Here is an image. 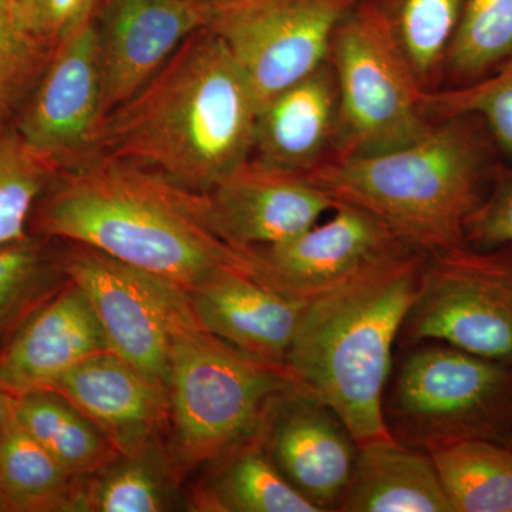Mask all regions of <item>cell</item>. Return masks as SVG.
I'll list each match as a JSON object with an SVG mask.
<instances>
[{
  "label": "cell",
  "mask_w": 512,
  "mask_h": 512,
  "mask_svg": "<svg viewBox=\"0 0 512 512\" xmlns=\"http://www.w3.org/2000/svg\"><path fill=\"white\" fill-rule=\"evenodd\" d=\"M13 406L20 427L77 480L94 476L121 456L96 424L53 390L22 394Z\"/></svg>",
  "instance_id": "44dd1931"
},
{
  "label": "cell",
  "mask_w": 512,
  "mask_h": 512,
  "mask_svg": "<svg viewBox=\"0 0 512 512\" xmlns=\"http://www.w3.org/2000/svg\"><path fill=\"white\" fill-rule=\"evenodd\" d=\"M15 397L10 394L3 392L0 389V444L5 439L6 433L12 426L13 420H15Z\"/></svg>",
  "instance_id": "836d02e7"
},
{
  "label": "cell",
  "mask_w": 512,
  "mask_h": 512,
  "mask_svg": "<svg viewBox=\"0 0 512 512\" xmlns=\"http://www.w3.org/2000/svg\"><path fill=\"white\" fill-rule=\"evenodd\" d=\"M188 295L207 332L249 356L282 366L308 303L241 272H228Z\"/></svg>",
  "instance_id": "ac0fdd59"
},
{
  "label": "cell",
  "mask_w": 512,
  "mask_h": 512,
  "mask_svg": "<svg viewBox=\"0 0 512 512\" xmlns=\"http://www.w3.org/2000/svg\"><path fill=\"white\" fill-rule=\"evenodd\" d=\"M170 333V417L184 466L262 439L279 404L306 392L286 366L249 356L202 328L188 293L171 315Z\"/></svg>",
  "instance_id": "5b68a950"
},
{
  "label": "cell",
  "mask_w": 512,
  "mask_h": 512,
  "mask_svg": "<svg viewBox=\"0 0 512 512\" xmlns=\"http://www.w3.org/2000/svg\"><path fill=\"white\" fill-rule=\"evenodd\" d=\"M466 245L476 249L512 247V168H501L468 220Z\"/></svg>",
  "instance_id": "d6a6232c"
},
{
  "label": "cell",
  "mask_w": 512,
  "mask_h": 512,
  "mask_svg": "<svg viewBox=\"0 0 512 512\" xmlns=\"http://www.w3.org/2000/svg\"><path fill=\"white\" fill-rule=\"evenodd\" d=\"M59 261L92 303L110 352L168 389L171 315L188 292L86 245L72 244Z\"/></svg>",
  "instance_id": "9c48e42d"
},
{
  "label": "cell",
  "mask_w": 512,
  "mask_h": 512,
  "mask_svg": "<svg viewBox=\"0 0 512 512\" xmlns=\"http://www.w3.org/2000/svg\"><path fill=\"white\" fill-rule=\"evenodd\" d=\"M53 52L19 25L13 0H0V128L15 123Z\"/></svg>",
  "instance_id": "4dcf8cb0"
},
{
  "label": "cell",
  "mask_w": 512,
  "mask_h": 512,
  "mask_svg": "<svg viewBox=\"0 0 512 512\" xmlns=\"http://www.w3.org/2000/svg\"><path fill=\"white\" fill-rule=\"evenodd\" d=\"M406 245L375 215L339 202L325 222L251 251L259 281L309 301Z\"/></svg>",
  "instance_id": "7c38bea8"
},
{
  "label": "cell",
  "mask_w": 512,
  "mask_h": 512,
  "mask_svg": "<svg viewBox=\"0 0 512 512\" xmlns=\"http://www.w3.org/2000/svg\"><path fill=\"white\" fill-rule=\"evenodd\" d=\"M426 116H474L483 121L503 157L512 160V55L476 83L421 96Z\"/></svg>",
  "instance_id": "f546056e"
},
{
  "label": "cell",
  "mask_w": 512,
  "mask_h": 512,
  "mask_svg": "<svg viewBox=\"0 0 512 512\" xmlns=\"http://www.w3.org/2000/svg\"><path fill=\"white\" fill-rule=\"evenodd\" d=\"M47 390L59 393L96 424L121 456L154 446L170 416L167 387L110 350L77 363Z\"/></svg>",
  "instance_id": "9a60e30c"
},
{
  "label": "cell",
  "mask_w": 512,
  "mask_h": 512,
  "mask_svg": "<svg viewBox=\"0 0 512 512\" xmlns=\"http://www.w3.org/2000/svg\"><path fill=\"white\" fill-rule=\"evenodd\" d=\"M511 386L500 362L453 346L416 350L404 362L394 390V410L429 447L437 441L476 437Z\"/></svg>",
  "instance_id": "8fae6325"
},
{
  "label": "cell",
  "mask_w": 512,
  "mask_h": 512,
  "mask_svg": "<svg viewBox=\"0 0 512 512\" xmlns=\"http://www.w3.org/2000/svg\"><path fill=\"white\" fill-rule=\"evenodd\" d=\"M256 441L225 457L228 463L205 495V505L231 512H322L286 480Z\"/></svg>",
  "instance_id": "cb8c5ba5"
},
{
  "label": "cell",
  "mask_w": 512,
  "mask_h": 512,
  "mask_svg": "<svg viewBox=\"0 0 512 512\" xmlns=\"http://www.w3.org/2000/svg\"><path fill=\"white\" fill-rule=\"evenodd\" d=\"M0 512H8V507H6L5 500H3L2 494H0Z\"/></svg>",
  "instance_id": "e575fe53"
},
{
  "label": "cell",
  "mask_w": 512,
  "mask_h": 512,
  "mask_svg": "<svg viewBox=\"0 0 512 512\" xmlns=\"http://www.w3.org/2000/svg\"><path fill=\"white\" fill-rule=\"evenodd\" d=\"M359 0H207L205 28L247 77L258 111L329 62L333 35Z\"/></svg>",
  "instance_id": "ba28073f"
},
{
  "label": "cell",
  "mask_w": 512,
  "mask_h": 512,
  "mask_svg": "<svg viewBox=\"0 0 512 512\" xmlns=\"http://www.w3.org/2000/svg\"><path fill=\"white\" fill-rule=\"evenodd\" d=\"M208 195L222 237L239 248L286 241L313 227L339 204L305 174L256 158L239 165Z\"/></svg>",
  "instance_id": "5bb4252c"
},
{
  "label": "cell",
  "mask_w": 512,
  "mask_h": 512,
  "mask_svg": "<svg viewBox=\"0 0 512 512\" xmlns=\"http://www.w3.org/2000/svg\"><path fill=\"white\" fill-rule=\"evenodd\" d=\"M424 261L406 245L309 299L286 355V369L342 420L357 446L393 437L383 393Z\"/></svg>",
  "instance_id": "3957f363"
},
{
  "label": "cell",
  "mask_w": 512,
  "mask_h": 512,
  "mask_svg": "<svg viewBox=\"0 0 512 512\" xmlns=\"http://www.w3.org/2000/svg\"><path fill=\"white\" fill-rule=\"evenodd\" d=\"M106 350L92 303L66 281L0 348V389L13 397L50 389L77 363Z\"/></svg>",
  "instance_id": "2e32d148"
},
{
  "label": "cell",
  "mask_w": 512,
  "mask_h": 512,
  "mask_svg": "<svg viewBox=\"0 0 512 512\" xmlns=\"http://www.w3.org/2000/svg\"><path fill=\"white\" fill-rule=\"evenodd\" d=\"M420 84L439 74L464 0H377Z\"/></svg>",
  "instance_id": "f1b7e54d"
},
{
  "label": "cell",
  "mask_w": 512,
  "mask_h": 512,
  "mask_svg": "<svg viewBox=\"0 0 512 512\" xmlns=\"http://www.w3.org/2000/svg\"><path fill=\"white\" fill-rule=\"evenodd\" d=\"M281 404L278 419L269 423L271 460L320 511L333 510L352 480L356 441L342 420L311 393L293 394Z\"/></svg>",
  "instance_id": "e0dca14e"
},
{
  "label": "cell",
  "mask_w": 512,
  "mask_h": 512,
  "mask_svg": "<svg viewBox=\"0 0 512 512\" xmlns=\"http://www.w3.org/2000/svg\"><path fill=\"white\" fill-rule=\"evenodd\" d=\"M205 22L207 0H107L96 19L106 116L146 86Z\"/></svg>",
  "instance_id": "4fadbf2b"
},
{
  "label": "cell",
  "mask_w": 512,
  "mask_h": 512,
  "mask_svg": "<svg viewBox=\"0 0 512 512\" xmlns=\"http://www.w3.org/2000/svg\"><path fill=\"white\" fill-rule=\"evenodd\" d=\"M104 119L103 67L93 22L56 47L13 126L33 150L63 170L97 153Z\"/></svg>",
  "instance_id": "30bf717a"
},
{
  "label": "cell",
  "mask_w": 512,
  "mask_h": 512,
  "mask_svg": "<svg viewBox=\"0 0 512 512\" xmlns=\"http://www.w3.org/2000/svg\"><path fill=\"white\" fill-rule=\"evenodd\" d=\"M512 55V0H464L446 56L456 86L476 83Z\"/></svg>",
  "instance_id": "4316f807"
},
{
  "label": "cell",
  "mask_w": 512,
  "mask_h": 512,
  "mask_svg": "<svg viewBox=\"0 0 512 512\" xmlns=\"http://www.w3.org/2000/svg\"><path fill=\"white\" fill-rule=\"evenodd\" d=\"M59 171L13 124L0 128V244L29 237L37 201Z\"/></svg>",
  "instance_id": "83f0119b"
},
{
  "label": "cell",
  "mask_w": 512,
  "mask_h": 512,
  "mask_svg": "<svg viewBox=\"0 0 512 512\" xmlns=\"http://www.w3.org/2000/svg\"><path fill=\"white\" fill-rule=\"evenodd\" d=\"M339 94L335 70L326 62L279 93L256 116V160L295 173H308L335 146Z\"/></svg>",
  "instance_id": "d6986e66"
},
{
  "label": "cell",
  "mask_w": 512,
  "mask_h": 512,
  "mask_svg": "<svg viewBox=\"0 0 512 512\" xmlns=\"http://www.w3.org/2000/svg\"><path fill=\"white\" fill-rule=\"evenodd\" d=\"M66 281L59 258L39 238L0 244V348Z\"/></svg>",
  "instance_id": "484cf974"
},
{
  "label": "cell",
  "mask_w": 512,
  "mask_h": 512,
  "mask_svg": "<svg viewBox=\"0 0 512 512\" xmlns=\"http://www.w3.org/2000/svg\"><path fill=\"white\" fill-rule=\"evenodd\" d=\"M430 255L404 322L407 338L440 340L493 362L512 360V247L464 245Z\"/></svg>",
  "instance_id": "52a82bcc"
},
{
  "label": "cell",
  "mask_w": 512,
  "mask_h": 512,
  "mask_svg": "<svg viewBox=\"0 0 512 512\" xmlns=\"http://www.w3.org/2000/svg\"><path fill=\"white\" fill-rule=\"evenodd\" d=\"M338 507L346 512H454L430 454L393 437L357 446L352 480Z\"/></svg>",
  "instance_id": "ffe728a7"
},
{
  "label": "cell",
  "mask_w": 512,
  "mask_h": 512,
  "mask_svg": "<svg viewBox=\"0 0 512 512\" xmlns=\"http://www.w3.org/2000/svg\"><path fill=\"white\" fill-rule=\"evenodd\" d=\"M106 3L107 0H13L19 25L53 49L96 22Z\"/></svg>",
  "instance_id": "1f68e13d"
},
{
  "label": "cell",
  "mask_w": 512,
  "mask_h": 512,
  "mask_svg": "<svg viewBox=\"0 0 512 512\" xmlns=\"http://www.w3.org/2000/svg\"><path fill=\"white\" fill-rule=\"evenodd\" d=\"M429 448L453 511L512 512V451L478 437Z\"/></svg>",
  "instance_id": "7402d4cb"
},
{
  "label": "cell",
  "mask_w": 512,
  "mask_h": 512,
  "mask_svg": "<svg viewBox=\"0 0 512 512\" xmlns=\"http://www.w3.org/2000/svg\"><path fill=\"white\" fill-rule=\"evenodd\" d=\"M256 116L241 67L220 37L202 28L107 114L97 153L150 165L208 192L251 158Z\"/></svg>",
  "instance_id": "7a4b0ae2"
},
{
  "label": "cell",
  "mask_w": 512,
  "mask_h": 512,
  "mask_svg": "<svg viewBox=\"0 0 512 512\" xmlns=\"http://www.w3.org/2000/svg\"><path fill=\"white\" fill-rule=\"evenodd\" d=\"M493 137L474 116L441 120L412 144L356 157H328L305 173L333 200L384 222L429 254L466 245L471 215L503 165Z\"/></svg>",
  "instance_id": "277c9868"
},
{
  "label": "cell",
  "mask_w": 512,
  "mask_h": 512,
  "mask_svg": "<svg viewBox=\"0 0 512 512\" xmlns=\"http://www.w3.org/2000/svg\"><path fill=\"white\" fill-rule=\"evenodd\" d=\"M79 483L15 417L0 444V494L8 512L74 511Z\"/></svg>",
  "instance_id": "603a6c76"
},
{
  "label": "cell",
  "mask_w": 512,
  "mask_h": 512,
  "mask_svg": "<svg viewBox=\"0 0 512 512\" xmlns=\"http://www.w3.org/2000/svg\"><path fill=\"white\" fill-rule=\"evenodd\" d=\"M30 227L39 237L92 247L188 293L228 272L258 279L251 248L222 237L208 192L109 154L60 170L37 201Z\"/></svg>",
  "instance_id": "6da1fadb"
},
{
  "label": "cell",
  "mask_w": 512,
  "mask_h": 512,
  "mask_svg": "<svg viewBox=\"0 0 512 512\" xmlns=\"http://www.w3.org/2000/svg\"><path fill=\"white\" fill-rule=\"evenodd\" d=\"M330 60L339 94L332 157L396 150L430 130L424 89L377 0H359L339 23Z\"/></svg>",
  "instance_id": "8992f818"
},
{
  "label": "cell",
  "mask_w": 512,
  "mask_h": 512,
  "mask_svg": "<svg viewBox=\"0 0 512 512\" xmlns=\"http://www.w3.org/2000/svg\"><path fill=\"white\" fill-rule=\"evenodd\" d=\"M156 444L136 456H120L110 466L82 478L74 511L158 512L171 508V485Z\"/></svg>",
  "instance_id": "d4e9b609"
}]
</instances>
